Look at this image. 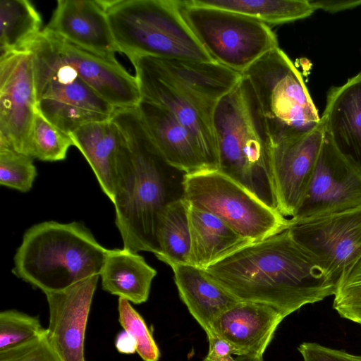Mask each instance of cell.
I'll list each match as a JSON object with an SVG mask.
<instances>
[{"instance_id":"cb8c5ba5","label":"cell","mask_w":361,"mask_h":361,"mask_svg":"<svg viewBox=\"0 0 361 361\" xmlns=\"http://www.w3.org/2000/svg\"><path fill=\"white\" fill-rule=\"evenodd\" d=\"M92 168L100 188L112 202L120 136L110 119L82 126L69 134Z\"/></svg>"},{"instance_id":"ba28073f","label":"cell","mask_w":361,"mask_h":361,"mask_svg":"<svg viewBox=\"0 0 361 361\" xmlns=\"http://www.w3.org/2000/svg\"><path fill=\"white\" fill-rule=\"evenodd\" d=\"M182 197L253 242L287 229L289 219L219 171L183 175Z\"/></svg>"},{"instance_id":"d6a6232c","label":"cell","mask_w":361,"mask_h":361,"mask_svg":"<svg viewBox=\"0 0 361 361\" xmlns=\"http://www.w3.org/2000/svg\"><path fill=\"white\" fill-rule=\"evenodd\" d=\"M333 307L341 317L361 324V259L338 281Z\"/></svg>"},{"instance_id":"44dd1931","label":"cell","mask_w":361,"mask_h":361,"mask_svg":"<svg viewBox=\"0 0 361 361\" xmlns=\"http://www.w3.org/2000/svg\"><path fill=\"white\" fill-rule=\"evenodd\" d=\"M321 119L337 149L361 166V72L329 90Z\"/></svg>"},{"instance_id":"2e32d148","label":"cell","mask_w":361,"mask_h":361,"mask_svg":"<svg viewBox=\"0 0 361 361\" xmlns=\"http://www.w3.org/2000/svg\"><path fill=\"white\" fill-rule=\"evenodd\" d=\"M99 276L44 293L49 307L47 339L63 361H86L85 332Z\"/></svg>"},{"instance_id":"5b68a950","label":"cell","mask_w":361,"mask_h":361,"mask_svg":"<svg viewBox=\"0 0 361 361\" xmlns=\"http://www.w3.org/2000/svg\"><path fill=\"white\" fill-rule=\"evenodd\" d=\"M118 52L214 61L181 17L176 0H102Z\"/></svg>"},{"instance_id":"5bb4252c","label":"cell","mask_w":361,"mask_h":361,"mask_svg":"<svg viewBox=\"0 0 361 361\" xmlns=\"http://www.w3.org/2000/svg\"><path fill=\"white\" fill-rule=\"evenodd\" d=\"M141 99L159 105L172 114L190 132L209 164L219 170V156L213 118L207 115L160 68L152 56L130 59Z\"/></svg>"},{"instance_id":"f546056e","label":"cell","mask_w":361,"mask_h":361,"mask_svg":"<svg viewBox=\"0 0 361 361\" xmlns=\"http://www.w3.org/2000/svg\"><path fill=\"white\" fill-rule=\"evenodd\" d=\"M45 329L37 317L15 310L1 311L0 351L28 342L41 335Z\"/></svg>"},{"instance_id":"1f68e13d","label":"cell","mask_w":361,"mask_h":361,"mask_svg":"<svg viewBox=\"0 0 361 361\" xmlns=\"http://www.w3.org/2000/svg\"><path fill=\"white\" fill-rule=\"evenodd\" d=\"M32 158L0 148V184L23 192L29 191L37 176Z\"/></svg>"},{"instance_id":"d590c367","label":"cell","mask_w":361,"mask_h":361,"mask_svg":"<svg viewBox=\"0 0 361 361\" xmlns=\"http://www.w3.org/2000/svg\"><path fill=\"white\" fill-rule=\"evenodd\" d=\"M209 341V353L203 361H235L232 357L235 348L226 341L209 331L206 333Z\"/></svg>"},{"instance_id":"4316f807","label":"cell","mask_w":361,"mask_h":361,"mask_svg":"<svg viewBox=\"0 0 361 361\" xmlns=\"http://www.w3.org/2000/svg\"><path fill=\"white\" fill-rule=\"evenodd\" d=\"M158 259L171 265L188 264L190 233L188 203L181 196L169 202L161 212L157 228Z\"/></svg>"},{"instance_id":"e575fe53","label":"cell","mask_w":361,"mask_h":361,"mask_svg":"<svg viewBox=\"0 0 361 361\" xmlns=\"http://www.w3.org/2000/svg\"><path fill=\"white\" fill-rule=\"evenodd\" d=\"M298 349L303 361H361V355H354L316 343H302Z\"/></svg>"},{"instance_id":"e0dca14e","label":"cell","mask_w":361,"mask_h":361,"mask_svg":"<svg viewBox=\"0 0 361 361\" xmlns=\"http://www.w3.org/2000/svg\"><path fill=\"white\" fill-rule=\"evenodd\" d=\"M283 319L271 306L240 301L218 316L208 331L235 348V361H264V351Z\"/></svg>"},{"instance_id":"30bf717a","label":"cell","mask_w":361,"mask_h":361,"mask_svg":"<svg viewBox=\"0 0 361 361\" xmlns=\"http://www.w3.org/2000/svg\"><path fill=\"white\" fill-rule=\"evenodd\" d=\"M36 110L61 131L109 121L116 108L66 66L33 63Z\"/></svg>"},{"instance_id":"ac0fdd59","label":"cell","mask_w":361,"mask_h":361,"mask_svg":"<svg viewBox=\"0 0 361 361\" xmlns=\"http://www.w3.org/2000/svg\"><path fill=\"white\" fill-rule=\"evenodd\" d=\"M43 30L106 59L118 52L102 0L57 1Z\"/></svg>"},{"instance_id":"83f0119b","label":"cell","mask_w":361,"mask_h":361,"mask_svg":"<svg viewBox=\"0 0 361 361\" xmlns=\"http://www.w3.org/2000/svg\"><path fill=\"white\" fill-rule=\"evenodd\" d=\"M197 5L245 15L269 26L310 16L314 11L310 0H190Z\"/></svg>"},{"instance_id":"4fadbf2b","label":"cell","mask_w":361,"mask_h":361,"mask_svg":"<svg viewBox=\"0 0 361 361\" xmlns=\"http://www.w3.org/2000/svg\"><path fill=\"white\" fill-rule=\"evenodd\" d=\"M36 111L31 51L15 52L0 58V148L30 157Z\"/></svg>"},{"instance_id":"ffe728a7","label":"cell","mask_w":361,"mask_h":361,"mask_svg":"<svg viewBox=\"0 0 361 361\" xmlns=\"http://www.w3.org/2000/svg\"><path fill=\"white\" fill-rule=\"evenodd\" d=\"M152 57L164 73L212 118L219 101L242 78L241 73L215 61Z\"/></svg>"},{"instance_id":"484cf974","label":"cell","mask_w":361,"mask_h":361,"mask_svg":"<svg viewBox=\"0 0 361 361\" xmlns=\"http://www.w3.org/2000/svg\"><path fill=\"white\" fill-rule=\"evenodd\" d=\"M42 18L27 0L0 1V58L26 51L41 33Z\"/></svg>"},{"instance_id":"3957f363","label":"cell","mask_w":361,"mask_h":361,"mask_svg":"<svg viewBox=\"0 0 361 361\" xmlns=\"http://www.w3.org/2000/svg\"><path fill=\"white\" fill-rule=\"evenodd\" d=\"M213 128L218 149V171L278 211L271 138L257 97L243 75L239 82L216 105Z\"/></svg>"},{"instance_id":"6da1fadb","label":"cell","mask_w":361,"mask_h":361,"mask_svg":"<svg viewBox=\"0 0 361 361\" xmlns=\"http://www.w3.org/2000/svg\"><path fill=\"white\" fill-rule=\"evenodd\" d=\"M204 269L238 300L271 306L284 318L334 295L337 286L288 228L245 245Z\"/></svg>"},{"instance_id":"836d02e7","label":"cell","mask_w":361,"mask_h":361,"mask_svg":"<svg viewBox=\"0 0 361 361\" xmlns=\"http://www.w3.org/2000/svg\"><path fill=\"white\" fill-rule=\"evenodd\" d=\"M0 361H63L49 343L47 329L37 338L0 351Z\"/></svg>"},{"instance_id":"7402d4cb","label":"cell","mask_w":361,"mask_h":361,"mask_svg":"<svg viewBox=\"0 0 361 361\" xmlns=\"http://www.w3.org/2000/svg\"><path fill=\"white\" fill-rule=\"evenodd\" d=\"M170 267L180 299L205 332L218 316L240 302L204 269L189 264Z\"/></svg>"},{"instance_id":"52a82bcc","label":"cell","mask_w":361,"mask_h":361,"mask_svg":"<svg viewBox=\"0 0 361 361\" xmlns=\"http://www.w3.org/2000/svg\"><path fill=\"white\" fill-rule=\"evenodd\" d=\"M178 10L214 61L243 73L269 51L279 47L270 26L224 9L176 0Z\"/></svg>"},{"instance_id":"d6986e66","label":"cell","mask_w":361,"mask_h":361,"mask_svg":"<svg viewBox=\"0 0 361 361\" xmlns=\"http://www.w3.org/2000/svg\"><path fill=\"white\" fill-rule=\"evenodd\" d=\"M136 108L150 137L169 166L184 175L214 171L192 135L168 110L142 99Z\"/></svg>"},{"instance_id":"7c38bea8","label":"cell","mask_w":361,"mask_h":361,"mask_svg":"<svg viewBox=\"0 0 361 361\" xmlns=\"http://www.w3.org/2000/svg\"><path fill=\"white\" fill-rule=\"evenodd\" d=\"M361 207V166L343 154L325 130L304 197L292 221L339 213Z\"/></svg>"},{"instance_id":"8fae6325","label":"cell","mask_w":361,"mask_h":361,"mask_svg":"<svg viewBox=\"0 0 361 361\" xmlns=\"http://www.w3.org/2000/svg\"><path fill=\"white\" fill-rule=\"evenodd\" d=\"M288 229L336 283L361 259V207L301 221L289 219Z\"/></svg>"},{"instance_id":"9a60e30c","label":"cell","mask_w":361,"mask_h":361,"mask_svg":"<svg viewBox=\"0 0 361 361\" xmlns=\"http://www.w3.org/2000/svg\"><path fill=\"white\" fill-rule=\"evenodd\" d=\"M324 134L321 119L314 129L302 136L271 143V161L278 211L286 218L293 217L304 197Z\"/></svg>"},{"instance_id":"8992f818","label":"cell","mask_w":361,"mask_h":361,"mask_svg":"<svg viewBox=\"0 0 361 361\" xmlns=\"http://www.w3.org/2000/svg\"><path fill=\"white\" fill-rule=\"evenodd\" d=\"M242 75L257 97L271 143L302 136L320 123L300 71L279 47L260 57Z\"/></svg>"},{"instance_id":"4dcf8cb0","label":"cell","mask_w":361,"mask_h":361,"mask_svg":"<svg viewBox=\"0 0 361 361\" xmlns=\"http://www.w3.org/2000/svg\"><path fill=\"white\" fill-rule=\"evenodd\" d=\"M118 322L137 343V353L144 361H159V349L142 317L130 302L118 298Z\"/></svg>"},{"instance_id":"74e56055","label":"cell","mask_w":361,"mask_h":361,"mask_svg":"<svg viewBox=\"0 0 361 361\" xmlns=\"http://www.w3.org/2000/svg\"><path fill=\"white\" fill-rule=\"evenodd\" d=\"M115 347L122 354L130 355L137 353V343L135 338L124 329L116 335Z\"/></svg>"},{"instance_id":"603a6c76","label":"cell","mask_w":361,"mask_h":361,"mask_svg":"<svg viewBox=\"0 0 361 361\" xmlns=\"http://www.w3.org/2000/svg\"><path fill=\"white\" fill-rule=\"evenodd\" d=\"M188 221L191 240L188 264L202 269L253 242L219 216L190 203Z\"/></svg>"},{"instance_id":"f1b7e54d","label":"cell","mask_w":361,"mask_h":361,"mask_svg":"<svg viewBox=\"0 0 361 361\" xmlns=\"http://www.w3.org/2000/svg\"><path fill=\"white\" fill-rule=\"evenodd\" d=\"M73 142L71 136L61 131L36 111L30 136V157L43 161L66 159Z\"/></svg>"},{"instance_id":"8d00e7d4","label":"cell","mask_w":361,"mask_h":361,"mask_svg":"<svg viewBox=\"0 0 361 361\" xmlns=\"http://www.w3.org/2000/svg\"><path fill=\"white\" fill-rule=\"evenodd\" d=\"M316 10L336 13L361 6V0H310Z\"/></svg>"},{"instance_id":"277c9868","label":"cell","mask_w":361,"mask_h":361,"mask_svg":"<svg viewBox=\"0 0 361 361\" xmlns=\"http://www.w3.org/2000/svg\"><path fill=\"white\" fill-rule=\"evenodd\" d=\"M108 251L80 222L44 221L24 233L12 272L44 293L61 290L99 276Z\"/></svg>"},{"instance_id":"9c48e42d","label":"cell","mask_w":361,"mask_h":361,"mask_svg":"<svg viewBox=\"0 0 361 361\" xmlns=\"http://www.w3.org/2000/svg\"><path fill=\"white\" fill-rule=\"evenodd\" d=\"M27 50L34 64L71 68L116 109L136 107L141 100L135 76L116 59L95 54L44 30Z\"/></svg>"},{"instance_id":"7a4b0ae2","label":"cell","mask_w":361,"mask_h":361,"mask_svg":"<svg viewBox=\"0 0 361 361\" xmlns=\"http://www.w3.org/2000/svg\"><path fill=\"white\" fill-rule=\"evenodd\" d=\"M111 120L120 136L112 202L123 248L156 255L159 216L175 199L169 176L174 169L159 152L136 107L116 109Z\"/></svg>"},{"instance_id":"d4e9b609","label":"cell","mask_w":361,"mask_h":361,"mask_svg":"<svg viewBox=\"0 0 361 361\" xmlns=\"http://www.w3.org/2000/svg\"><path fill=\"white\" fill-rule=\"evenodd\" d=\"M156 275L142 256L122 248L109 250L99 276L104 290L138 305L148 300Z\"/></svg>"}]
</instances>
